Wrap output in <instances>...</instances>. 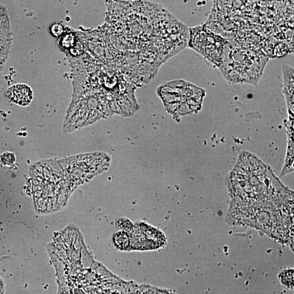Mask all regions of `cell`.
I'll list each match as a JSON object with an SVG mask.
<instances>
[{"label": "cell", "instance_id": "7a4b0ae2", "mask_svg": "<svg viewBox=\"0 0 294 294\" xmlns=\"http://www.w3.org/2000/svg\"><path fill=\"white\" fill-rule=\"evenodd\" d=\"M228 187L230 216L253 225L293 219L292 191L255 155L243 152L239 155Z\"/></svg>", "mask_w": 294, "mask_h": 294}, {"label": "cell", "instance_id": "3957f363", "mask_svg": "<svg viewBox=\"0 0 294 294\" xmlns=\"http://www.w3.org/2000/svg\"><path fill=\"white\" fill-rule=\"evenodd\" d=\"M268 60V56L261 50L249 49L230 43L219 68L230 84L256 85Z\"/></svg>", "mask_w": 294, "mask_h": 294}, {"label": "cell", "instance_id": "277c9868", "mask_svg": "<svg viewBox=\"0 0 294 294\" xmlns=\"http://www.w3.org/2000/svg\"><path fill=\"white\" fill-rule=\"evenodd\" d=\"M158 94L169 113L183 116L201 110L206 91L189 82L178 80L162 85Z\"/></svg>", "mask_w": 294, "mask_h": 294}, {"label": "cell", "instance_id": "52a82bcc", "mask_svg": "<svg viewBox=\"0 0 294 294\" xmlns=\"http://www.w3.org/2000/svg\"><path fill=\"white\" fill-rule=\"evenodd\" d=\"M7 95L12 101L23 106L29 105L33 96L31 88L26 84H17L11 87L7 91Z\"/></svg>", "mask_w": 294, "mask_h": 294}, {"label": "cell", "instance_id": "9c48e42d", "mask_svg": "<svg viewBox=\"0 0 294 294\" xmlns=\"http://www.w3.org/2000/svg\"><path fill=\"white\" fill-rule=\"evenodd\" d=\"M118 225L121 229L125 231H128L133 228V224L127 218H122L118 221Z\"/></svg>", "mask_w": 294, "mask_h": 294}, {"label": "cell", "instance_id": "5b68a950", "mask_svg": "<svg viewBox=\"0 0 294 294\" xmlns=\"http://www.w3.org/2000/svg\"><path fill=\"white\" fill-rule=\"evenodd\" d=\"M230 42L206 24L189 29L188 46L199 53L212 64L221 66Z\"/></svg>", "mask_w": 294, "mask_h": 294}, {"label": "cell", "instance_id": "8992f818", "mask_svg": "<svg viewBox=\"0 0 294 294\" xmlns=\"http://www.w3.org/2000/svg\"><path fill=\"white\" fill-rule=\"evenodd\" d=\"M282 73L283 93L288 107L289 117H293V68L289 65H284Z\"/></svg>", "mask_w": 294, "mask_h": 294}, {"label": "cell", "instance_id": "6da1fadb", "mask_svg": "<svg viewBox=\"0 0 294 294\" xmlns=\"http://www.w3.org/2000/svg\"><path fill=\"white\" fill-rule=\"evenodd\" d=\"M107 38L123 54L159 69L188 46L189 29L162 6L147 2H109Z\"/></svg>", "mask_w": 294, "mask_h": 294}, {"label": "cell", "instance_id": "ba28073f", "mask_svg": "<svg viewBox=\"0 0 294 294\" xmlns=\"http://www.w3.org/2000/svg\"><path fill=\"white\" fill-rule=\"evenodd\" d=\"M113 243L115 247L123 250L129 247L130 244L129 237L125 231L118 232L113 237Z\"/></svg>", "mask_w": 294, "mask_h": 294}]
</instances>
